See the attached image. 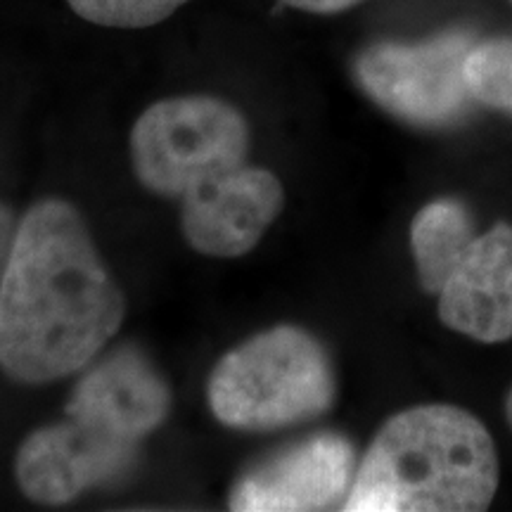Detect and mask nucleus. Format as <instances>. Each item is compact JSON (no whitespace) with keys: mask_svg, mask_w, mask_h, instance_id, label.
<instances>
[{"mask_svg":"<svg viewBox=\"0 0 512 512\" xmlns=\"http://www.w3.org/2000/svg\"><path fill=\"white\" fill-rule=\"evenodd\" d=\"M439 316L451 330L503 342L512 337V226L475 235L439 290Z\"/></svg>","mask_w":512,"mask_h":512,"instance_id":"10","label":"nucleus"},{"mask_svg":"<svg viewBox=\"0 0 512 512\" xmlns=\"http://www.w3.org/2000/svg\"><path fill=\"white\" fill-rule=\"evenodd\" d=\"M140 441L69 418L36 430L19 448L15 475L29 498L46 505L72 503L93 486L114 482L138 460Z\"/></svg>","mask_w":512,"mask_h":512,"instance_id":"6","label":"nucleus"},{"mask_svg":"<svg viewBox=\"0 0 512 512\" xmlns=\"http://www.w3.org/2000/svg\"><path fill=\"white\" fill-rule=\"evenodd\" d=\"M181 230L197 254L235 259L259 245L283 211L285 192L271 171L238 166L183 197Z\"/></svg>","mask_w":512,"mask_h":512,"instance_id":"7","label":"nucleus"},{"mask_svg":"<svg viewBox=\"0 0 512 512\" xmlns=\"http://www.w3.org/2000/svg\"><path fill=\"white\" fill-rule=\"evenodd\" d=\"M280 3L304 12H316V15H332V12L354 8L361 0H280Z\"/></svg>","mask_w":512,"mask_h":512,"instance_id":"14","label":"nucleus"},{"mask_svg":"<svg viewBox=\"0 0 512 512\" xmlns=\"http://www.w3.org/2000/svg\"><path fill=\"white\" fill-rule=\"evenodd\" d=\"M472 240L475 228L463 204L437 200L420 209L411 228V245L420 283L427 292L439 294Z\"/></svg>","mask_w":512,"mask_h":512,"instance_id":"11","label":"nucleus"},{"mask_svg":"<svg viewBox=\"0 0 512 512\" xmlns=\"http://www.w3.org/2000/svg\"><path fill=\"white\" fill-rule=\"evenodd\" d=\"M247 119L233 105L209 95L155 102L131 131L138 181L162 197L183 200L197 185L245 164Z\"/></svg>","mask_w":512,"mask_h":512,"instance_id":"4","label":"nucleus"},{"mask_svg":"<svg viewBox=\"0 0 512 512\" xmlns=\"http://www.w3.org/2000/svg\"><path fill=\"white\" fill-rule=\"evenodd\" d=\"M207 396L211 413L226 427L280 430L328 411L335 373L316 337L280 325L228 351L209 377Z\"/></svg>","mask_w":512,"mask_h":512,"instance_id":"3","label":"nucleus"},{"mask_svg":"<svg viewBox=\"0 0 512 512\" xmlns=\"http://www.w3.org/2000/svg\"><path fill=\"white\" fill-rule=\"evenodd\" d=\"M15 230H17L15 219H12L8 207L0 204V280H3L5 264H8V254L12 247V238H15Z\"/></svg>","mask_w":512,"mask_h":512,"instance_id":"15","label":"nucleus"},{"mask_svg":"<svg viewBox=\"0 0 512 512\" xmlns=\"http://www.w3.org/2000/svg\"><path fill=\"white\" fill-rule=\"evenodd\" d=\"M465 74L475 100L512 112V38L472 46Z\"/></svg>","mask_w":512,"mask_h":512,"instance_id":"12","label":"nucleus"},{"mask_svg":"<svg viewBox=\"0 0 512 512\" xmlns=\"http://www.w3.org/2000/svg\"><path fill=\"white\" fill-rule=\"evenodd\" d=\"M505 418H508L510 427H512V389H510V394H508V401H505Z\"/></svg>","mask_w":512,"mask_h":512,"instance_id":"16","label":"nucleus"},{"mask_svg":"<svg viewBox=\"0 0 512 512\" xmlns=\"http://www.w3.org/2000/svg\"><path fill=\"white\" fill-rule=\"evenodd\" d=\"M354 477V446L339 434H316L245 472L233 486L230 508L325 510L347 498Z\"/></svg>","mask_w":512,"mask_h":512,"instance_id":"8","label":"nucleus"},{"mask_svg":"<svg viewBox=\"0 0 512 512\" xmlns=\"http://www.w3.org/2000/svg\"><path fill=\"white\" fill-rule=\"evenodd\" d=\"M491 434L458 406H418L384 422L356 467L349 512H477L494 501Z\"/></svg>","mask_w":512,"mask_h":512,"instance_id":"2","label":"nucleus"},{"mask_svg":"<svg viewBox=\"0 0 512 512\" xmlns=\"http://www.w3.org/2000/svg\"><path fill=\"white\" fill-rule=\"evenodd\" d=\"M169 384L138 349L124 347L102 358L76 384L67 415L93 422L117 437L143 441L166 420Z\"/></svg>","mask_w":512,"mask_h":512,"instance_id":"9","label":"nucleus"},{"mask_svg":"<svg viewBox=\"0 0 512 512\" xmlns=\"http://www.w3.org/2000/svg\"><path fill=\"white\" fill-rule=\"evenodd\" d=\"M126 299L81 214L43 200L17 223L0 280V366L24 384L76 373L117 335Z\"/></svg>","mask_w":512,"mask_h":512,"instance_id":"1","label":"nucleus"},{"mask_svg":"<svg viewBox=\"0 0 512 512\" xmlns=\"http://www.w3.org/2000/svg\"><path fill=\"white\" fill-rule=\"evenodd\" d=\"M470 36L446 34L422 43H377L358 55L356 81L394 117L420 126L451 124L475 95L465 64Z\"/></svg>","mask_w":512,"mask_h":512,"instance_id":"5","label":"nucleus"},{"mask_svg":"<svg viewBox=\"0 0 512 512\" xmlns=\"http://www.w3.org/2000/svg\"><path fill=\"white\" fill-rule=\"evenodd\" d=\"M86 22L112 29L155 27L188 0H67Z\"/></svg>","mask_w":512,"mask_h":512,"instance_id":"13","label":"nucleus"}]
</instances>
